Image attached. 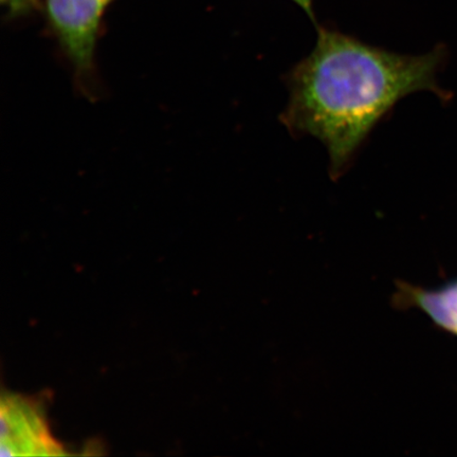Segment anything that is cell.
<instances>
[{"label":"cell","mask_w":457,"mask_h":457,"mask_svg":"<svg viewBox=\"0 0 457 457\" xmlns=\"http://www.w3.org/2000/svg\"><path fill=\"white\" fill-rule=\"evenodd\" d=\"M447 59L443 45L426 54L404 55L318 27L312 54L286 77L289 100L279 120L291 135L323 143L330 177L338 179L400 100L432 91L449 101L436 79Z\"/></svg>","instance_id":"obj_1"},{"label":"cell","mask_w":457,"mask_h":457,"mask_svg":"<svg viewBox=\"0 0 457 457\" xmlns=\"http://www.w3.org/2000/svg\"><path fill=\"white\" fill-rule=\"evenodd\" d=\"M393 301L398 308H420L436 327L457 337V278L432 290L397 282Z\"/></svg>","instance_id":"obj_4"},{"label":"cell","mask_w":457,"mask_h":457,"mask_svg":"<svg viewBox=\"0 0 457 457\" xmlns=\"http://www.w3.org/2000/svg\"><path fill=\"white\" fill-rule=\"evenodd\" d=\"M37 0H3V3L7 5L11 12L21 13L30 9Z\"/></svg>","instance_id":"obj_5"},{"label":"cell","mask_w":457,"mask_h":457,"mask_svg":"<svg viewBox=\"0 0 457 457\" xmlns=\"http://www.w3.org/2000/svg\"><path fill=\"white\" fill-rule=\"evenodd\" d=\"M114 0H45L51 29L79 76L93 71L103 16Z\"/></svg>","instance_id":"obj_2"},{"label":"cell","mask_w":457,"mask_h":457,"mask_svg":"<svg viewBox=\"0 0 457 457\" xmlns=\"http://www.w3.org/2000/svg\"><path fill=\"white\" fill-rule=\"evenodd\" d=\"M3 456L65 455L50 436L41 410L31 400L10 395L2 399Z\"/></svg>","instance_id":"obj_3"},{"label":"cell","mask_w":457,"mask_h":457,"mask_svg":"<svg viewBox=\"0 0 457 457\" xmlns=\"http://www.w3.org/2000/svg\"><path fill=\"white\" fill-rule=\"evenodd\" d=\"M293 2L304 10L305 13L313 22H316V15H314L312 0H293Z\"/></svg>","instance_id":"obj_6"}]
</instances>
